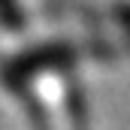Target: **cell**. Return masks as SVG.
Masks as SVG:
<instances>
[{
    "mask_svg": "<svg viewBox=\"0 0 130 130\" xmlns=\"http://www.w3.org/2000/svg\"><path fill=\"white\" fill-rule=\"evenodd\" d=\"M0 12H3V15H12V21H18V12H15V0H0Z\"/></svg>",
    "mask_w": 130,
    "mask_h": 130,
    "instance_id": "obj_1",
    "label": "cell"
}]
</instances>
